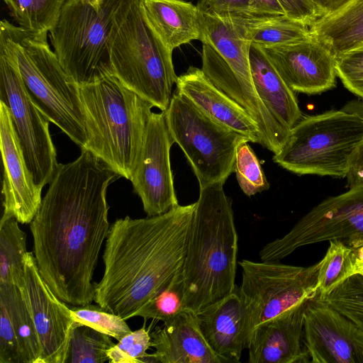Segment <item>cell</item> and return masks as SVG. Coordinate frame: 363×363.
Masks as SVG:
<instances>
[{"mask_svg": "<svg viewBox=\"0 0 363 363\" xmlns=\"http://www.w3.org/2000/svg\"><path fill=\"white\" fill-rule=\"evenodd\" d=\"M120 177L90 151L59 164L30 223L40 275L70 306L91 303L93 274L110 228L106 192Z\"/></svg>", "mask_w": 363, "mask_h": 363, "instance_id": "1", "label": "cell"}, {"mask_svg": "<svg viewBox=\"0 0 363 363\" xmlns=\"http://www.w3.org/2000/svg\"><path fill=\"white\" fill-rule=\"evenodd\" d=\"M195 203L161 215L116 219L103 254L104 272L94 301L125 320L183 267Z\"/></svg>", "mask_w": 363, "mask_h": 363, "instance_id": "2", "label": "cell"}, {"mask_svg": "<svg viewBox=\"0 0 363 363\" xmlns=\"http://www.w3.org/2000/svg\"><path fill=\"white\" fill-rule=\"evenodd\" d=\"M224 183L199 188L182 274L186 310L197 313L236 289L238 236Z\"/></svg>", "mask_w": 363, "mask_h": 363, "instance_id": "3", "label": "cell"}, {"mask_svg": "<svg viewBox=\"0 0 363 363\" xmlns=\"http://www.w3.org/2000/svg\"><path fill=\"white\" fill-rule=\"evenodd\" d=\"M48 33L25 30L4 18L0 50L15 60L39 110L82 149L87 135L79 86L62 67L48 44Z\"/></svg>", "mask_w": 363, "mask_h": 363, "instance_id": "4", "label": "cell"}, {"mask_svg": "<svg viewBox=\"0 0 363 363\" xmlns=\"http://www.w3.org/2000/svg\"><path fill=\"white\" fill-rule=\"evenodd\" d=\"M87 142L84 148L130 180L153 106L114 75L79 87Z\"/></svg>", "mask_w": 363, "mask_h": 363, "instance_id": "5", "label": "cell"}, {"mask_svg": "<svg viewBox=\"0 0 363 363\" xmlns=\"http://www.w3.org/2000/svg\"><path fill=\"white\" fill-rule=\"evenodd\" d=\"M202 47L201 70L220 90L242 107L257 124L261 145L274 154L285 144L289 130L269 113L254 86L250 64L251 43L237 16L199 11Z\"/></svg>", "mask_w": 363, "mask_h": 363, "instance_id": "6", "label": "cell"}, {"mask_svg": "<svg viewBox=\"0 0 363 363\" xmlns=\"http://www.w3.org/2000/svg\"><path fill=\"white\" fill-rule=\"evenodd\" d=\"M136 0H66L49 37L62 67L80 87L113 75L111 40Z\"/></svg>", "mask_w": 363, "mask_h": 363, "instance_id": "7", "label": "cell"}, {"mask_svg": "<svg viewBox=\"0 0 363 363\" xmlns=\"http://www.w3.org/2000/svg\"><path fill=\"white\" fill-rule=\"evenodd\" d=\"M363 140V118L342 110L302 118L289 131L273 161L298 175L345 178Z\"/></svg>", "mask_w": 363, "mask_h": 363, "instance_id": "8", "label": "cell"}, {"mask_svg": "<svg viewBox=\"0 0 363 363\" xmlns=\"http://www.w3.org/2000/svg\"><path fill=\"white\" fill-rule=\"evenodd\" d=\"M136 0L110 44L114 75L125 87L165 111L177 76L169 49L146 22Z\"/></svg>", "mask_w": 363, "mask_h": 363, "instance_id": "9", "label": "cell"}, {"mask_svg": "<svg viewBox=\"0 0 363 363\" xmlns=\"http://www.w3.org/2000/svg\"><path fill=\"white\" fill-rule=\"evenodd\" d=\"M164 113L171 136L191 164L199 188L225 184L235 173L238 146L250 140L211 118L176 90Z\"/></svg>", "mask_w": 363, "mask_h": 363, "instance_id": "10", "label": "cell"}, {"mask_svg": "<svg viewBox=\"0 0 363 363\" xmlns=\"http://www.w3.org/2000/svg\"><path fill=\"white\" fill-rule=\"evenodd\" d=\"M239 264L242 270L239 291L246 310L249 337L259 325L318 292L320 262L309 267H298L279 261L243 259Z\"/></svg>", "mask_w": 363, "mask_h": 363, "instance_id": "11", "label": "cell"}, {"mask_svg": "<svg viewBox=\"0 0 363 363\" xmlns=\"http://www.w3.org/2000/svg\"><path fill=\"white\" fill-rule=\"evenodd\" d=\"M333 240L350 247L363 245V186L323 200L283 237L266 244L259 256L279 261L301 247Z\"/></svg>", "mask_w": 363, "mask_h": 363, "instance_id": "12", "label": "cell"}, {"mask_svg": "<svg viewBox=\"0 0 363 363\" xmlns=\"http://www.w3.org/2000/svg\"><path fill=\"white\" fill-rule=\"evenodd\" d=\"M0 101L9 108L28 169L42 190L58 166L50 121L30 97L13 58L0 50Z\"/></svg>", "mask_w": 363, "mask_h": 363, "instance_id": "13", "label": "cell"}, {"mask_svg": "<svg viewBox=\"0 0 363 363\" xmlns=\"http://www.w3.org/2000/svg\"><path fill=\"white\" fill-rule=\"evenodd\" d=\"M173 143L164 111L152 112L130 180L147 216L163 214L179 205L170 164Z\"/></svg>", "mask_w": 363, "mask_h": 363, "instance_id": "14", "label": "cell"}, {"mask_svg": "<svg viewBox=\"0 0 363 363\" xmlns=\"http://www.w3.org/2000/svg\"><path fill=\"white\" fill-rule=\"evenodd\" d=\"M303 334L313 363H363V333L318 292L306 303Z\"/></svg>", "mask_w": 363, "mask_h": 363, "instance_id": "15", "label": "cell"}, {"mask_svg": "<svg viewBox=\"0 0 363 363\" xmlns=\"http://www.w3.org/2000/svg\"><path fill=\"white\" fill-rule=\"evenodd\" d=\"M23 279V289L40 345L39 363H65L69 337L75 323L70 308L43 279L31 252L24 257Z\"/></svg>", "mask_w": 363, "mask_h": 363, "instance_id": "16", "label": "cell"}, {"mask_svg": "<svg viewBox=\"0 0 363 363\" xmlns=\"http://www.w3.org/2000/svg\"><path fill=\"white\" fill-rule=\"evenodd\" d=\"M260 48L294 92L316 94L336 86L335 57L312 35L287 44Z\"/></svg>", "mask_w": 363, "mask_h": 363, "instance_id": "17", "label": "cell"}, {"mask_svg": "<svg viewBox=\"0 0 363 363\" xmlns=\"http://www.w3.org/2000/svg\"><path fill=\"white\" fill-rule=\"evenodd\" d=\"M0 148L4 167L1 221L14 218L20 223H30L40 206L42 190L28 167L9 108L1 101Z\"/></svg>", "mask_w": 363, "mask_h": 363, "instance_id": "18", "label": "cell"}, {"mask_svg": "<svg viewBox=\"0 0 363 363\" xmlns=\"http://www.w3.org/2000/svg\"><path fill=\"white\" fill-rule=\"evenodd\" d=\"M308 299L257 326L250 334V363L311 362L303 342V311Z\"/></svg>", "mask_w": 363, "mask_h": 363, "instance_id": "19", "label": "cell"}, {"mask_svg": "<svg viewBox=\"0 0 363 363\" xmlns=\"http://www.w3.org/2000/svg\"><path fill=\"white\" fill-rule=\"evenodd\" d=\"M176 91L211 118L247 137L250 142L261 144V133L249 113L217 88L201 69L190 66L177 77Z\"/></svg>", "mask_w": 363, "mask_h": 363, "instance_id": "20", "label": "cell"}, {"mask_svg": "<svg viewBox=\"0 0 363 363\" xmlns=\"http://www.w3.org/2000/svg\"><path fill=\"white\" fill-rule=\"evenodd\" d=\"M196 315L206 340L222 362H239L249 341L247 313L239 289Z\"/></svg>", "mask_w": 363, "mask_h": 363, "instance_id": "21", "label": "cell"}, {"mask_svg": "<svg viewBox=\"0 0 363 363\" xmlns=\"http://www.w3.org/2000/svg\"><path fill=\"white\" fill-rule=\"evenodd\" d=\"M148 354L151 362L162 363H223L206 340L196 313L186 310L151 333Z\"/></svg>", "mask_w": 363, "mask_h": 363, "instance_id": "22", "label": "cell"}, {"mask_svg": "<svg viewBox=\"0 0 363 363\" xmlns=\"http://www.w3.org/2000/svg\"><path fill=\"white\" fill-rule=\"evenodd\" d=\"M249 57L254 86L259 99L273 117L290 130L303 118L295 92L260 47L251 44Z\"/></svg>", "mask_w": 363, "mask_h": 363, "instance_id": "23", "label": "cell"}, {"mask_svg": "<svg viewBox=\"0 0 363 363\" xmlns=\"http://www.w3.org/2000/svg\"><path fill=\"white\" fill-rule=\"evenodd\" d=\"M140 6L146 22L171 50L200 39L199 12L191 3L184 0H141Z\"/></svg>", "mask_w": 363, "mask_h": 363, "instance_id": "24", "label": "cell"}, {"mask_svg": "<svg viewBox=\"0 0 363 363\" xmlns=\"http://www.w3.org/2000/svg\"><path fill=\"white\" fill-rule=\"evenodd\" d=\"M310 30L335 57L363 46V0H352L336 13L318 18Z\"/></svg>", "mask_w": 363, "mask_h": 363, "instance_id": "25", "label": "cell"}, {"mask_svg": "<svg viewBox=\"0 0 363 363\" xmlns=\"http://www.w3.org/2000/svg\"><path fill=\"white\" fill-rule=\"evenodd\" d=\"M0 303L10 315L23 363H39L40 342L23 289L13 284L0 285Z\"/></svg>", "mask_w": 363, "mask_h": 363, "instance_id": "26", "label": "cell"}, {"mask_svg": "<svg viewBox=\"0 0 363 363\" xmlns=\"http://www.w3.org/2000/svg\"><path fill=\"white\" fill-rule=\"evenodd\" d=\"M245 36L259 47L287 44L309 38L310 27L286 15L264 18L240 17Z\"/></svg>", "mask_w": 363, "mask_h": 363, "instance_id": "27", "label": "cell"}, {"mask_svg": "<svg viewBox=\"0 0 363 363\" xmlns=\"http://www.w3.org/2000/svg\"><path fill=\"white\" fill-rule=\"evenodd\" d=\"M26 235L14 218L0 221V285L24 284Z\"/></svg>", "mask_w": 363, "mask_h": 363, "instance_id": "28", "label": "cell"}, {"mask_svg": "<svg viewBox=\"0 0 363 363\" xmlns=\"http://www.w3.org/2000/svg\"><path fill=\"white\" fill-rule=\"evenodd\" d=\"M115 345L111 336L75 321L72 329L65 363H104Z\"/></svg>", "mask_w": 363, "mask_h": 363, "instance_id": "29", "label": "cell"}, {"mask_svg": "<svg viewBox=\"0 0 363 363\" xmlns=\"http://www.w3.org/2000/svg\"><path fill=\"white\" fill-rule=\"evenodd\" d=\"M18 26L47 32L55 26L66 0H3Z\"/></svg>", "mask_w": 363, "mask_h": 363, "instance_id": "30", "label": "cell"}, {"mask_svg": "<svg viewBox=\"0 0 363 363\" xmlns=\"http://www.w3.org/2000/svg\"><path fill=\"white\" fill-rule=\"evenodd\" d=\"M186 310L182 268L135 313L145 320L167 323Z\"/></svg>", "mask_w": 363, "mask_h": 363, "instance_id": "31", "label": "cell"}, {"mask_svg": "<svg viewBox=\"0 0 363 363\" xmlns=\"http://www.w3.org/2000/svg\"><path fill=\"white\" fill-rule=\"evenodd\" d=\"M318 273V294L323 296L354 274L352 249L337 240H330Z\"/></svg>", "mask_w": 363, "mask_h": 363, "instance_id": "32", "label": "cell"}, {"mask_svg": "<svg viewBox=\"0 0 363 363\" xmlns=\"http://www.w3.org/2000/svg\"><path fill=\"white\" fill-rule=\"evenodd\" d=\"M318 296L363 333V275L353 274L327 294Z\"/></svg>", "mask_w": 363, "mask_h": 363, "instance_id": "33", "label": "cell"}, {"mask_svg": "<svg viewBox=\"0 0 363 363\" xmlns=\"http://www.w3.org/2000/svg\"><path fill=\"white\" fill-rule=\"evenodd\" d=\"M70 312L74 321L89 325L118 341L132 332L125 319L104 310L98 304L71 306Z\"/></svg>", "mask_w": 363, "mask_h": 363, "instance_id": "34", "label": "cell"}, {"mask_svg": "<svg viewBox=\"0 0 363 363\" xmlns=\"http://www.w3.org/2000/svg\"><path fill=\"white\" fill-rule=\"evenodd\" d=\"M248 143H241L237 149L235 173L240 189L250 196L267 190L269 184L259 159Z\"/></svg>", "mask_w": 363, "mask_h": 363, "instance_id": "35", "label": "cell"}, {"mask_svg": "<svg viewBox=\"0 0 363 363\" xmlns=\"http://www.w3.org/2000/svg\"><path fill=\"white\" fill-rule=\"evenodd\" d=\"M151 347L149 331L143 328L132 331L124 336L108 351L111 363H138L145 362L148 354L146 351Z\"/></svg>", "mask_w": 363, "mask_h": 363, "instance_id": "36", "label": "cell"}, {"mask_svg": "<svg viewBox=\"0 0 363 363\" xmlns=\"http://www.w3.org/2000/svg\"><path fill=\"white\" fill-rule=\"evenodd\" d=\"M335 70L345 87L363 99V46L336 56Z\"/></svg>", "mask_w": 363, "mask_h": 363, "instance_id": "37", "label": "cell"}, {"mask_svg": "<svg viewBox=\"0 0 363 363\" xmlns=\"http://www.w3.org/2000/svg\"><path fill=\"white\" fill-rule=\"evenodd\" d=\"M0 363H23L19 344L6 307L0 303Z\"/></svg>", "mask_w": 363, "mask_h": 363, "instance_id": "38", "label": "cell"}, {"mask_svg": "<svg viewBox=\"0 0 363 363\" xmlns=\"http://www.w3.org/2000/svg\"><path fill=\"white\" fill-rule=\"evenodd\" d=\"M199 11L219 16L252 17L250 0H198Z\"/></svg>", "mask_w": 363, "mask_h": 363, "instance_id": "39", "label": "cell"}, {"mask_svg": "<svg viewBox=\"0 0 363 363\" xmlns=\"http://www.w3.org/2000/svg\"><path fill=\"white\" fill-rule=\"evenodd\" d=\"M285 15L302 22L309 27L320 18V15L311 0H278Z\"/></svg>", "mask_w": 363, "mask_h": 363, "instance_id": "40", "label": "cell"}, {"mask_svg": "<svg viewBox=\"0 0 363 363\" xmlns=\"http://www.w3.org/2000/svg\"><path fill=\"white\" fill-rule=\"evenodd\" d=\"M346 179L350 189L363 186V140L350 158Z\"/></svg>", "mask_w": 363, "mask_h": 363, "instance_id": "41", "label": "cell"}, {"mask_svg": "<svg viewBox=\"0 0 363 363\" xmlns=\"http://www.w3.org/2000/svg\"><path fill=\"white\" fill-rule=\"evenodd\" d=\"M252 17L264 18L285 15L278 0H250Z\"/></svg>", "mask_w": 363, "mask_h": 363, "instance_id": "42", "label": "cell"}, {"mask_svg": "<svg viewBox=\"0 0 363 363\" xmlns=\"http://www.w3.org/2000/svg\"><path fill=\"white\" fill-rule=\"evenodd\" d=\"M318 11L320 18L341 10L352 0H311Z\"/></svg>", "mask_w": 363, "mask_h": 363, "instance_id": "43", "label": "cell"}, {"mask_svg": "<svg viewBox=\"0 0 363 363\" xmlns=\"http://www.w3.org/2000/svg\"><path fill=\"white\" fill-rule=\"evenodd\" d=\"M351 248L352 249L354 274H361L363 272V245Z\"/></svg>", "mask_w": 363, "mask_h": 363, "instance_id": "44", "label": "cell"}, {"mask_svg": "<svg viewBox=\"0 0 363 363\" xmlns=\"http://www.w3.org/2000/svg\"><path fill=\"white\" fill-rule=\"evenodd\" d=\"M341 110L357 114L363 118V101H350L344 105Z\"/></svg>", "mask_w": 363, "mask_h": 363, "instance_id": "45", "label": "cell"}, {"mask_svg": "<svg viewBox=\"0 0 363 363\" xmlns=\"http://www.w3.org/2000/svg\"><path fill=\"white\" fill-rule=\"evenodd\" d=\"M360 274L363 275V272H362Z\"/></svg>", "mask_w": 363, "mask_h": 363, "instance_id": "46", "label": "cell"}]
</instances>
